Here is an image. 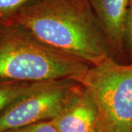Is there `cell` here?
<instances>
[{
  "label": "cell",
  "mask_w": 132,
  "mask_h": 132,
  "mask_svg": "<svg viewBox=\"0 0 132 132\" xmlns=\"http://www.w3.org/2000/svg\"><path fill=\"white\" fill-rule=\"evenodd\" d=\"M58 132H87L101 120L93 95L83 85L52 120Z\"/></svg>",
  "instance_id": "cell-6"
},
{
  "label": "cell",
  "mask_w": 132,
  "mask_h": 132,
  "mask_svg": "<svg viewBox=\"0 0 132 132\" xmlns=\"http://www.w3.org/2000/svg\"><path fill=\"white\" fill-rule=\"evenodd\" d=\"M43 82H24L0 79V114L16 99L35 90Z\"/></svg>",
  "instance_id": "cell-7"
},
{
  "label": "cell",
  "mask_w": 132,
  "mask_h": 132,
  "mask_svg": "<svg viewBox=\"0 0 132 132\" xmlns=\"http://www.w3.org/2000/svg\"><path fill=\"white\" fill-rule=\"evenodd\" d=\"M87 132H109V131L107 130V128L105 127V126L101 122V120L95 126H94Z\"/></svg>",
  "instance_id": "cell-11"
},
{
  "label": "cell",
  "mask_w": 132,
  "mask_h": 132,
  "mask_svg": "<svg viewBox=\"0 0 132 132\" xmlns=\"http://www.w3.org/2000/svg\"><path fill=\"white\" fill-rule=\"evenodd\" d=\"M107 40L113 58L124 62L126 55L124 26L129 0H88Z\"/></svg>",
  "instance_id": "cell-5"
},
{
  "label": "cell",
  "mask_w": 132,
  "mask_h": 132,
  "mask_svg": "<svg viewBox=\"0 0 132 132\" xmlns=\"http://www.w3.org/2000/svg\"><path fill=\"white\" fill-rule=\"evenodd\" d=\"M124 40L126 51L132 62V0H129L124 26Z\"/></svg>",
  "instance_id": "cell-10"
},
{
  "label": "cell",
  "mask_w": 132,
  "mask_h": 132,
  "mask_svg": "<svg viewBox=\"0 0 132 132\" xmlns=\"http://www.w3.org/2000/svg\"><path fill=\"white\" fill-rule=\"evenodd\" d=\"M33 0H0V24L14 23L19 13Z\"/></svg>",
  "instance_id": "cell-8"
},
{
  "label": "cell",
  "mask_w": 132,
  "mask_h": 132,
  "mask_svg": "<svg viewBox=\"0 0 132 132\" xmlns=\"http://www.w3.org/2000/svg\"><path fill=\"white\" fill-rule=\"evenodd\" d=\"M76 81L94 97L109 132H132V62L109 57L90 66Z\"/></svg>",
  "instance_id": "cell-3"
},
{
  "label": "cell",
  "mask_w": 132,
  "mask_h": 132,
  "mask_svg": "<svg viewBox=\"0 0 132 132\" xmlns=\"http://www.w3.org/2000/svg\"><path fill=\"white\" fill-rule=\"evenodd\" d=\"M3 132H58V131L51 120L11 128Z\"/></svg>",
  "instance_id": "cell-9"
},
{
  "label": "cell",
  "mask_w": 132,
  "mask_h": 132,
  "mask_svg": "<svg viewBox=\"0 0 132 132\" xmlns=\"http://www.w3.org/2000/svg\"><path fill=\"white\" fill-rule=\"evenodd\" d=\"M14 23L27 27L52 48L91 65L112 57L88 0H33Z\"/></svg>",
  "instance_id": "cell-1"
},
{
  "label": "cell",
  "mask_w": 132,
  "mask_h": 132,
  "mask_svg": "<svg viewBox=\"0 0 132 132\" xmlns=\"http://www.w3.org/2000/svg\"><path fill=\"white\" fill-rule=\"evenodd\" d=\"M81 85L73 79L43 81L0 114V132L54 119Z\"/></svg>",
  "instance_id": "cell-4"
},
{
  "label": "cell",
  "mask_w": 132,
  "mask_h": 132,
  "mask_svg": "<svg viewBox=\"0 0 132 132\" xmlns=\"http://www.w3.org/2000/svg\"><path fill=\"white\" fill-rule=\"evenodd\" d=\"M91 65L38 40L19 23L0 24V79L40 82L76 80Z\"/></svg>",
  "instance_id": "cell-2"
}]
</instances>
